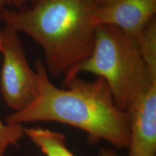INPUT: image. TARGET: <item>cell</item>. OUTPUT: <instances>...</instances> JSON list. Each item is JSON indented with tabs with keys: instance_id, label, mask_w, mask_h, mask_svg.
Listing matches in <instances>:
<instances>
[{
	"instance_id": "obj_3",
	"label": "cell",
	"mask_w": 156,
	"mask_h": 156,
	"mask_svg": "<svg viewBox=\"0 0 156 156\" xmlns=\"http://www.w3.org/2000/svg\"><path fill=\"white\" fill-rule=\"evenodd\" d=\"M81 73L93 74L104 80L116 106L123 112H127L156 82L135 41L111 25H98L92 54L64 79Z\"/></svg>"
},
{
	"instance_id": "obj_9",
	"label": "cell",
	"mask_w": 156,
	"mask_h": 156,
	"mask_svg": "<svg viewBox=\"0 0 156 156\" xmlns=\"http://www.w3.org/2000/svg\"><path fill=\"white\" fill-rule=\"evenodd\" d=\"M2 46V36L0 30V48ZM20 136V129L17 124H4L0 121V155H3L10 145L17 143Z\"/></svg>"
},
{
	"instance_id": "obj_4",
	"label": "cell",
	"mask_w": 156,
	"mask_h": 156,
	"mask_svg": "<svg viewBox=\"0 0 156 156\" xmlns=\"http://www.w3.org/2000/svg\"><path fill=\"white\" fill-rule=\"evenodd\" d=\"M0 53L3 57L0 91L5 104L14 112L32 103L38 94L36 70L29 65L23 42L16 30L8 26L1 30Z\"/></svg>"
},
{
	"instance_id": "obj_12",
	"label": "cell",
	"mask_w": 156,
	"mask_h": 156,
	"mask_svg": "<svg viewBox=\"0 0 156 156\" xmlns=\"http://www.w3.org/2000/svg\"><path fill=\"white\" fill-rule=\"evenodd\" d=\"M96 1H97V2H98H98H100V1H101V0H96Z\"/></svg>"
},
{
	"instance_id": "obj_11",
	"label": "cell",
	"mask_w": 156,
	"mask_h": 156,
	"mask_svg": "<svg viewBox=\"0 0 156 156\" xmlns=\"http://www.w3.org/2000/svg\"><path fill=\"white\" fill-rule=\"evenodd\" d=\"M98 156H119L116 152L113 150L108 149V148H102L101 149Z\"/></svg>"
},
{
	"instance_id": "obj_8",
	"label": "cell",
	"mask_w": 156,
	"mask_h": 156,
	"mask_svg": "<svg viewBox=\"0 0 156 156\" xmlns=\"http://www.w3.org/2000/svg\"><path fill=\"white\" fill-rule=\"evenodd\" d=\"M135 41L151 75L156 77V17L148 23Z\"/></svg>"
},
{
	"instance_id": "obj_5",
	"label": "cell",
	"mask_w": 156,
	"mask_h": 156,
	"mask_svg": "<svg viewBox=\"0 0 156 156\" xmlns=\"http://www.w3.org/2000/svg\"><path fill=\"white\" fill-rule=\"evenodd\" d=\"M156 15V0H101L95 11L97 25L119 28L134 41Z\"/></svg>"
},
{
	"instance_id": "obj_1",
	"label": "cell",
	"mask_w": 156,
	"mask_h": 156,
	"mask_svg": "<svg viewBox=\"0 0 156 156\" xmlns=\"http://www.w3.org/2000/svg\"><path fill=\"white\" fill-rule=\"evenodd\" d=\"M36 98L27 108L8 115L6 123H62L85 132L92 142L103 140L119 149L128 147L129 114L116 106L104 80L98 77L89 82L75 76L64 80L63 88H58L51 81L41 60L36 61Z\"/></svg>"
},
{
	"instance_id": "obj_2",
	"label": "cell",
	"mask_w": 156,
	"mask_h": 156,
	"mask_svg": "<svg viewBox=\"0 0 156 156\" xmlns=\"http://www.w3.org/2000/svg\"><path fill=\"white\" fill-rule=\"evenodd\" d=\"M20 9L0 10V20L41 46L46 71L64 77L92 54L96 0H30Z\"/></svg>"
},
{
	"instance_id": "obj_7",
	"label": "cell",
	"mask_w": 156,
	"mask_h": 156,
	"mask_svg": "<svg viewBox=\"0 0 156 156\" xmlns=\"http://www.w3.org/2000/svg\"><path fill=\"white\" fill-rule=\"evenodd\" d=\"M24 135L28 136L46 156H75L66 145V136L62 132L40 127H24Z\"/></svg>"
},
{
	"instance_id": "obj_6",
	"label": "cell",
	"mask_w": 156,
	"mask_h": 156,
	"mask_svg": "<svg viewBox=\"0 0 156 156\" xmlns=\"http://www.w3.org/2000/svg\"><path fill=\"white\" fill-rule=\"evenodd\" d=\"M127 112L129 116V156H155L156 82Z\"/></svg>"
},
{
	"instance_id": "obj_10",
	"label": "cell",
	"mask_w": 156,
	"mask_h": 156,
	"mask_svg": "<svg viewBox=\"0 0 156 156\" xmlns=\"http://www.w3.org/2000/svg\"><path fill=\"white\" fill-rule=\"evenodd\" d=\"M30 0H0V10L3 9H20Z\"/></svg>"
}]
</instances>
